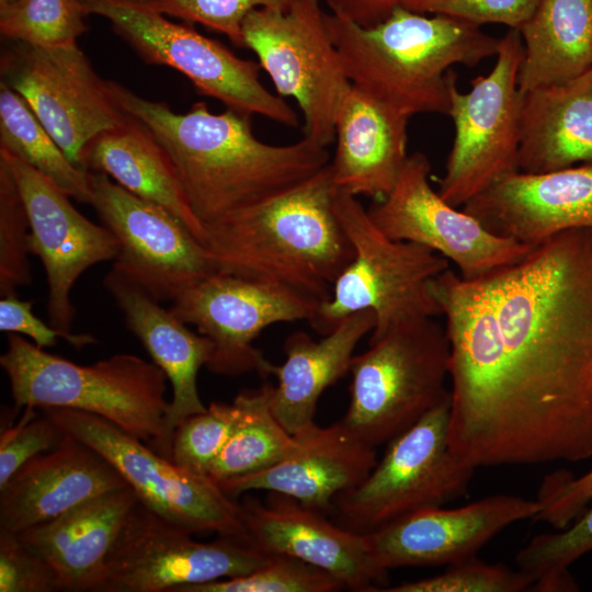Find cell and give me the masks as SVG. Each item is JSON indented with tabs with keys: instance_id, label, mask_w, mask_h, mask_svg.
Listing matches in <instances>:
<instances>
[{
	"instance_id": "obj_1",
	"label": "cell",
	"mask_w": 592,
	"mask_h": 592,
	"mask_svg": "<svg viewBox=\"0 0 592 592\" xmlns=\"http://www.w3.org/2000/svg\"><path fill=\"white\" fill-rule=\"evenodd\" d=\"M449 342L452 452L471 465L592 457V228L478 280L431 282Z\"/></svg>"
},
{
	"instance_id": "obj_2",
	"label": "cell",
	"mask_w": 592,
	"mask_h": 592,
	"mask_svg": "<svg viewBox=\"0 0 592 592\" xmlns=\"http://www.w3.org/2000/svg\"><path fill=\"white\" fill-rule=\"evenodd\" d=\"M107 83L119 107L167 150L204 226L295 186L331 161L327 147L304 137L284 146L259 140L251 114L231 109L214 114L205 102L178 114L118 82Z\"/></svg>"
},
{
	"instance_id": "obj_3",
	"label": "cell",
	"mask_w": 592,
	"mask_h": 592,
	"mask_svg": "<svg viewBox=\"0 0 592 592\" xmlns=\"http://www.w3.org/2000/svg\"><path fill=\"white\" fill-rule=\"evenodd\" d=\"M330 162L307 180L205 226L218 271L280 284L319 303L354 258L333 208Z\"/></svg>"
},
{
	"instance_id": "obj_4",
	"label": "cell",
	"mask_w": 592,
	"mask_h": 592,
	"mask_svg": "<svg viewBox=\"0 0 592 592\" xmlns=\"http://www.w3.org/2000/svg\"><path fill=\"white\" fill-rule=\"evenodd\" d=\"M326 21L350 82L410 117L447 115L457 79L451 67H475L500 46L474 22L405 8L369 27L330 12Z\"/></svg>"
},
{
	"instance_id": "obj_5",
	"label": "cell",
	"mask_w": 592,
	"mask_h": 592,
	"mask_svg": "<svg viewBox=\"0 0 592 592\" xmlns=\"http://www.w3.org/2000/svg\"><path fill=\"white\" fill-rule=\"evenodd\" d=\"M0 365L14 411L67 408L95 414L170 459L167 376L153 362L127 353L80 365L8 333Z\"/></svg>"
},
{
	"instance_id": "obj_6",
	"label": "cell",
	"mask_w": 592,
	"mask_h": 592,
	"mask_svg": "<svg viewBox=\"0 0 592 592\" xmlns=\"http://www.w3.org/2000/svg\"><path fill=\"white\" fill-rule=\"evenodd\" d=\"M333 208L354 258L337 278L330 298L319 304L309 321L312 329L325 335L346 316L368 309L376 320L371 342L396 325L443 315L431 282L449 269L446 258L389 238L356 196L337 190Z\"/></svg>"
},
{
	"instance_id": "obj_7",
	"label": "cell",
	"mask_w": 592,
	"mask_h": 592,
	"mask_svg": "<svg viewBox=\"0 0 592 592\" xmlns=\"http://www.w3.org/2000/svg\"><path fill=\"white\" fill-rule=\"evenodd\" d=\"M449 342L435 318L396 325L354 355L342 422L377 447L449 398Z\"/></svg>"
},
{
	"instance_id": "obj_8",
	"label": "cell",
	"mask_w": 592,
	"mask_h": 592,
	"mask_svg": "<svg viewBox=\"0 0 592 592\" xmlns=\"http://www.w3.org/2000/svg\"><path fill=\"white\" fill-rule=\"evenodd\" d=\"M80 2L87 15L107 20L115 34L143 61L175 69L192 82L197 93L218 100L226 109L298 127V115L293 107L262 84L260 64L240 58L186 22L168 20L151 0Z\"/></svg>"
},
{
	"instance_id": "obj_9",
	"label": "cell",
	"mask_w": 592,
	"mask_h": 592,
	"mask_svg": "<svg viewBox=\"0 0 592 592\" xmlns=\"http://www.w3.org/2000/svg\"><path fill=\"white\" fill-rule=\"evenodd\" d=\"M449 411L451 396L388 442L367 477L334 500L341 525L368 534L466 493L476 468L449 447Z\"/></svg>"
},
{
	"instance_id": "obj_10",
	"label": "cell",
	"mask_w": 592,
	"mask_h": 592,
	"mask_svg": "<svg viewBox=\"0 0 592 592\" xmlns=\"http://www.w3.org/2000/svg\"><path fill=\"white\" fill-rule=\"evenodd\" d=\"M319 0H292L286 8H259L242 24L244 48L252 50L277 95L293 98L304 117V138L328 147L334 116L352 83Z\"/></svg>"
},
{
	"instance_id": "obj_11",
	"label": "cell",
	"mask_w": 592,
	"mask_h": 592,
	"mask_svg": "<svg viewBox=\"0 0 592 592\" xmlns=\"http://www.w3.org/2000/svg\"><path fill=\"white\" fill-rule=\"evenodd\" d=\"M496 64L487 76L471 81L468 92L454 84L448 116L454 140L437 193L463 207L505 175L519 171L521 101L517 75L523 42L517 30L500 37Z\"/></svg>"
},
{
	"instance_id": "obj_12",
	"label": "cell",
	"mask_w": 592,
	"mask_h": 592,
	"mask_svg": "<svg viewBox=\"0 0 592 592\" xmlns=\"http://www.w3.org/2000/svg\"><path fill=\"white\" fill-rule=\"evenodd\" d=\"M42 410L65 432L107 459L138 500L155 513L192 534L216 533L250 540L241 503L208 476L182 469L95 414L67 408Z\"/></svg>"
},
{
	"instance_id": "obj_13",
	"label": "cell",
	"mask_w": 592,
	"mask_h": 592,
	"mask_svg": "<svg viewBox=\"0 0 592 592\" xmlns=\"http://www.w3.org/2000/svg\"><path fill=\"white\" fill-rule=\"evenodd\" d=\"M139 500L110 553L95 592H177L187 585L248 574L269 560L250 540L197 542Z\"/></svg>"
},
{
	"instance_id": "obj_14",
	"label": "cell",
	"mask_w": 592,
	"mask_h": 592,
	"mask_svg": "<svg viewBox=\"0 0 592 592\" xmlns=\"http://www.w3.org/2000/svg\"><path fill=\"white\" fill-rule=\"evenodd\" d=\"M2 49L1 82L15 91L80 168L84 147L122 125L126 114L77 42L39 47L12 42Z\"/></svg>"
},
{
	"instance_id": "obj_15",
	"label": "cell",
	"mask_w": 592,
	"mask_h": 592,
	"mask_svg": "<svg viewBox=\"0 0 592 592\" xmlns=\"http://www.w3.org/2000/svg\"><path fill=\"white\" fill-rule=\"evenodd\" d=\"M319 304L280 284L216 271L185 288L170 309L210 340V372L267 377L273 364L253 345L254 339L274 323L309 322Z\"/></svg>"
},
{
	"instance_id": "obj_16",
	"label": "cell",
	"mask_w": 592,
	"mask_h": 592,
	"mask_svg": "<svg viewBox=\"0 0 592 592\" xmlns=\"http://www.w3.org/2000/svg\"><path fill=\"white\" fill-rule=\"evenodd\" d=\"M89 172L90 204L118 243L113 269L159 301H173L218 271L206 247L169 210L134 195L105 173Z\"/></svg>"
},
{
	"instance_id": "obj_17",
	"label": "cell",
	"mask_w": 592,
	"mask_h": 592,
	"mask_svg": "<svg viewBox=\"0 0 592 592\" xmlns=\"http://www.w3.org/2000/svg\"><path fill=\"white\" fill-rule=\"evenodd\" d=\"M431 163L409 155L392 190L367 212L394 240L424 246L456 264L464 280H478L525 257L532 246L489 231L478 219L444 201L430 183Z\"/></svg>"
},
{
	"instance_id": "obj_18",
	"label": "cell",
	"mask_w": 592,
	"mask_h": 592,
	"mask_svg": "<svg viewBox=\"0 0 592 592\" xmlns=\"http://www.w3.org/2000/svg\"><path fill=\"white\" fill-rule=\"evenodd\" d=\"M16 181L27 212L31 254L43 263L47 281L48 323L72 332L76 316L70 293L90 266L115 260L118 243L103 225L83 216L70 196L41 172L0 149Z\"/></svg>"
},
{
	"instance_id": "obj_19",
	"label": "cell",
	"mask_w": 592,
	"mask_h": 592,
	"mask_svg": "<svg viewBox=\"0 0 592 592\" xmlns=\"http://www.w3.org/2000/svg\"><path fill=\"white\" fill-rule=\"evenodd\" d=\"M540 504L511 494L490 496L460 508H431L407 514L368 533L385 571L407 566L454 565L478 551L515 522L537 516Z\"/></svg>"
},
{
	"instance_id": "obj_20",
	"label": "cell",
	"mask_w": 592,
	"mask_h": 592,
	"mask_svg": "<svg viewBox=\"0 0 592 592\" xmlns=\"http://www.w3.org/2000/svg\"><path fill=\"white\" fill-rule=\"evenodd\" d=\"M241 503L250 540L266 554H284L311 563L353 591H382L387 572L373 556L367 534L329 521L323 513L287 496L269 492L266 502Z\"/></svg>"
},
{
	"instance_id": "obj_21",
	"label": "cell",
	"mask_w": 592,
	"mask_h": 592,
	"mask_svg": "<svg viewBox=\"0 0 592 592\" xmlns=\"http://www.w3.org/2000/svg\"><path fill=\"white\" fill-rule=\"evenodd\" d=\"M489 231L527 246L573 228H592V162L503 177L462 208Z\"/></svg>"
},
{
	"instance_id": "obj_22",
	"label": "cell",
	"mask_w": 592,
	"mask_h": 592,
	"mask_svg": "<svg viewBox=\"0 0 592 592\" xmlns=\"http://www.w3.org/2000/svg\"><path fill=\"white\" fill-rule=\"evenodd\" d=\"M294 435L298 445L283 460L226 480L220 488L232 498L255 490L281 493L325 514L333 510L337 497L360 485L378 460L376 447L342 420L329 426L314 422Z\"/></svg>"
},
{
	"instance_id": "obj_23",
	"label": "cell",
	"mask_w": 592,
	"mask_h": 592,
	"mask_svg": "<svg viewBox=\"0 0 592 592\" xmlns=\"http://www.w3.org/2000/svg\"><path fill=\"white\" fill-rule=\"evenodd\" d=\"M65 433L55 448L29 460L0 488V530L19 533L128 487L100 453Z\"/></svg>"
},
{
	"instance_id": "obj_24",
	"label": "cell",
	"mask_w": 592,
	"mask_h": 592,
	"mask_svg": "<svg viewBox=\"0 0 592 592\" xmlns=\"http://www.w3.org/2000/svg\"><path fill=\"white\" fill-rule=\"evenodd\" d=\"M409 119L352 84L334 116L337 144L330 167L337 190L383 200L409 156Z\"/></svg>"
},
{
	"instance_id": "obj_25",
	"label": "cell",
	"mask_w": 592,
	"mask_h": 592,
	"mask_svg": "<svg viewBox=\"0 0 592 592\" xmlns=\"http://www.w3.org/2000/svg\"><path fill=\"white\" fill-rule=\"evenodd\" d=\"M103 284L122 310L127 328L171 384L166 425L172 444L175 428L207 408L200 397L197 375L206 366L213 344L207 337L192 332L171 309L161 307L159 300L115 269L105 275Z\"/></svg>"
},
{
	"instance_id": "obj_26",
	"label": "cell",
	"mask_w": 592,
	"mask_h": 592,
	"mask_svg": "<svg viewBox=\"0 0 592 592\" xmlns=\"http://www.w3.org/2000/svg\"><path fill=\"white\" fill-rule=\"evenodd\" d=\"M137 502L130 487L116 489L15 534L52 566L61 591L95 592L107 557Z\"/></svg>"
},
{
	"instance_id": "obj_27",
	"label": "cell",
	"mask_w": 592,
	"mask_h": 592,
	"mask_svg": "<svg viewBox=\"0 0 592 592\" xmlns=\"http://www.w3.org/2000/svg\"><path fill=\"white\" fill-rule=\"evenodd\" d=\"M375 321L374 312L365 309L343 318L318 341L304 331L286 338V358L271 371L277 384L271 385L270 407L289 433L315 422L320 396L350 372L353 352Z\"/></svg>"
},
{
	"instance_id": "obj_28",
	"label": "cell",
	"mask_w": 592,
	"mask_h": 592,
	"mask_svg": "<svg viewBox=\"0 0 592 592\" xmlns=\"http://www.w3.org/2000/svg\"><path fill=\"white\" fill-rule=\"evenodd\" d=\"M80 168L102 172L134 195L174 215L203 244L206 228L194 214L175 166L150 129L128 115L83 149Z\"/></svg>"
},
{
	"instance_id": "obj_29",
	"label": "cell",
	"mask_w": 592,
	"mask_h": 592,
	"mask_svg": "<svg viewBox=\"0 0 592 592\" xmlns=\"http://www.w3.org/2000/svg\"><path fill=\"white\" fill-rule=\"evenodd\" d=\"M521 94L519 171L539 173L592 162V69Z\"/></svg>"
},
{
	"instance_id": "obj_30",
	"label": "cell",
	"mask_w": 592,
	"mask_h": 592,
	"mask_svg": "<svg viewBox=\"0 0 592 592\" xmlns=\"http://www.w3.org/2000/svg\"><path fill=\"white\" fill-rule=\"evenodd\" d=\"M519 32L521 92L560 84L592 69V0H540Z\"/></svg>"
},
{
	"instance_id": "obj_31",
	"label": "cell",
	"mask_w": 592,
	"mask_h": 592,
	"mask_svg": "<svg viewBox=\"0 0 592 592\" xmlns=\"http://www.w3.org/2000/svg\"><path fill=\"white\" fill-rule=\"evenodd\" d=\"M271 384L239 392L240 421L210 466L207 476L216 483L267 469L287 457L298 445L270 407Z\"/></svg>"
},
{
	"instance_id": "obj_32",
	"label": "cell",
	"mask_w": 592,
	"mask_h": 592,
	"mask_svg": "<svg viewBox=\"0 0 592 592\" xmlns=\"http://www.w3.org/2000/svg\"><path fill=\"white\" fill-rule=\"evenodd\" d=\"M0 149L24 161L67 195L91 203L90 172L72 163L27 103L0 84Z\"/></svg>"
},
{
	"instance_id": "obj_33",
	"label": "cell",
	"mask_w": 592,
	"mask_h": 592,
	"mask_svg": "<svg viewBox=\"0 0 592 592\" xmlns=\"http://www.w3.org/2000/svg\"><path fill=\"white\" fill-rule=\"evenodd\" d=\"M592 551V508L558 533L534 536L515 556L520 570L534 580L531 591L572 592L578 584L569 567Z\"/></svg>"
},
{
	"instance_id": "obj_34",
	"label": "cell",
	"mask_w": 592,
	"mask_h": 592,
	"mask_svg": "<svg viewBox=\"0 0 592 592\" xmlns=\"http://www.w3.org/2000/svg\"><path fill=\"white\" fill-rule=\"evenodd\" d=\"M86 15L80 0H16L0 9V33L32 46L71 44L87 31Z\"/></svg>"
},
{
	"instance_id": "obj_35",
	"label": "cell",
	"mask_w": 592,
	"mask_h": 592,
	"mask_svg": "<svg viewBox=\"0 0 592 592\" xmlns=\"http://www.w3.org/2000/svg\"><path fill=\"white\" fill-rule=\"evenodd\" d=\"M240 418L241 406L236 397L230 403L210 402L205 411L187 417L175 428L170 460L194 475L207 476Z\"/></svg>"
},
{
	"instance_id": "obj_36",
	"label": "cell",
	"mask_w": 592,
	"mask_h": 592,
	"mask_svg": "<svg viewBox=\"0 0 592 592\" xmlns=\"http://www.w3.org/2000/svg\"><path fill=\"white\" fill-rule=\"evenodd\" d=\"M342 583L329 572L284 554H270L259 569L235 578L187 585L177 592H333Z\"/></svg>"
},
{
	"instance_id": "obj_37",
	"label": "cell",
	"mask_w": 592,
	"mask_h": 592,
	"mask_svg": "<svg viewBox=\"0 0 592 592\" xmlns=\"http://www.w3.org/2000/svg\"><path fill=\"white\" fill-rule=\"evenodd\" d=\"M30 220L16 181L0 156V295L16 294L32 282Z\"/></svg>"
},
{
	"instance_id": "obj_38",
	"label": "cell",
	"mask_w": 592,
	"mask_h": 592,
	"mask_svg": "<svg viewBox=\"0 0 592 592\" xmlns=\"http://www.w3.org/2000/svg\"><path fill=\"white\" fill-rule=\"evenodd\" d=\"M534 580L522 570L487 563L477 557L449 565L447 570L417 581L384 588L383 592H521Z\"/></svg>"
},
{
	"instance_id": "obj_39",
	"label": "cell",
	"mask_w": 592,
	"mask_h": 592,
	"mask_svg": "<svg viewBox=\"0 0 592 592\" xmlns=\"http://www.w3.org/2000/svg\"><path fill=\"white\" fill-rule=\"evenodd\" d=\"M166 15L198 23L244 48L242 24L259 8H286L292 0H151Z\"/></svg>"
},
{
	"instance_id": "obj_40",
	"label": "cell",
	"mask_w": 592,
	"mask_h": 592,
	"mask_svg": "<svg viewBox=\"0 0 592 592\" xmlns=\"http://www.w3.org/2000/svg\"><path fill=\"white\" fill-rule=\"evenodd\" d=\"M33 407H25L20 421L2 428L0 436V488L29 460L55 448L65 431L43 411L36 418Z\"/></svg>"
},
{
	"instance_id": "obj_41",
	"label": "cell",
	"mask_w": 592,
	"mask_h": 592,
	"mask_svg": "<svg viewBox=\"0 0 592 592\" xmlns=\"http://www.w3.org/2000/svg\"><path fill=\"white\" fill-rule=\"evenodd\" d=\"M61 591L58 576L15 533L0 530V592Z\"/></svg>"
},
{
	"instance_id": "obj_42",
	"label": "cell",
	"mask_w": 592,
	"mask_h": 592,
	"mask_svg": "<svg viewBox=\"0 0 592 592\" xmlns=\"http://www.w3.org/2000/svg\"><path fill=\"white\" fill-rule=\"evenodd\" d=\"M540 0H418L409 10L419 13L446 14L478 25L504 24L520 30L532 16Z\"/></svg>"
},
{
	"instance_id": "obj_43",
	"label": "cell",
	"mask_w": 592,
	"mask_h": 592,
	"mask_svg": "<svg viewBox=\"0 0 592 592\" xmlns=\"http://www.w3.org/2000/svg\"><path fill=\"white\" fill-rule=\"evenodd\" d=\"M592 500V468L574 477L559 470L545 477L538 492L540 510L535 520L557 530L566 528Z\"/></svg>"
},
{
	"instance_id": "obj_44",
	"label": "cell",
	"mask_w": 592,
	"mask_h": 592,
	"mask_svg": "<svg viewBox=\"0 0 592 592\" xmlns=\"http://www.w3.org/2000/svg\"><path fill=\"white\" fill-rule=\"evenodd\" d=\"M32 307V301L22 300L16 294L1 297L0 330L7 333L24 334L42 349L56 345L58 338L77 349L96 343L92 334L64 332L52 327L48 322L41 320L33 312Z\"/></svg>"
},
{
	"instance_id": "obj_45",
	"label": "cell",
	"mask_w": 592,
	"mask_h": 592,
	"mask_svg": "<svg viewBox=\"0 0 592 592\" xmlns=\"http://www.w3.org/2000/svg\"><path fill=\"white\" fill-rule=\"evenodd\" d=\"M330 13L369 27L389 18L399 8L408 9L418 0H323Z\"/></svg>"
},
{
	"instance_id": "obj_46",
	"label": "cell",
	"mask_w": 592,
	"mask_h": 592,
	"mask_svg": "<svg viewBox=\"0 0 592 592\" xmlns=\"http://www.w3.org/2000/svg\"><path fill=\"white\" fill-rule=\"evenodd\" d=\"M16 0H0V9L5 8V7L12 4Z\"/></svg>"
}]
</instances>
